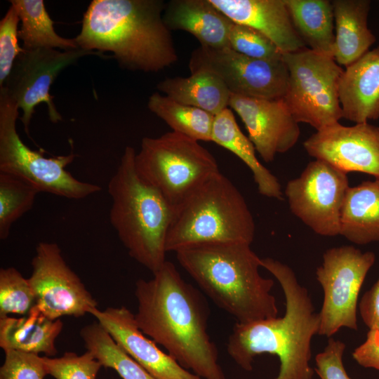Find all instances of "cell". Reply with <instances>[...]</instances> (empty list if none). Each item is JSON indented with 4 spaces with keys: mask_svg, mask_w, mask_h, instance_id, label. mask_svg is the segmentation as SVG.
Returning <instances> with one entry per match:
<instances>
[{
    "mask_svg": "<svg viewBox=\"0 0 379 379\" xmlns=\"http://www.w3.org/2000/svg\"><path fill=\"white\" fill-rule=\"evenodd\" d=\"M102 55L81 48L60 51L53 48L25 50L16 58L3 88L22 111L20 120L29 134V126L34 108L44 102L50 120H62L50 95V88L58 74L67 66L87 55ZM0 87V88H1Z\"/></svg>",
    "mask_w": 379,
    "mask_h": 379,
    "instance_id": "4fadbf2b",
    "label": "cell"
},
{
    "mask_svg": "<svg viewBox=\"0 0 379 379\" xmlns=\"http://www.w3.org/2000/svg\"><path fill=\"white\" fill-rule=\"evenodd\" d=\"M345 344L330 338L324 350L315 357L314 371L320 379H351L343 361Z\"/></svg>",
    "mask_w": 379,
    "mask_h": 379,
    "instance_id": "d590c367",
    "label": "cell"
},
{
    "mask_svg": "<svg viewBox=\"0 0 379 379\" xmlns=\"http://www.w3.org/2000/svg\"><path fill=\"white\" fill-rule=\"evenodd\" d=\"M47 374L55 379H95L102 366L91 352H67L57 358L42 357Z\"/></svg>",
    "mask_w": 379,
    "mask_h": 379,
    "instance_id": "d6a6232c",
    "label": "cell"
},
{
    "mask_svg": "<svg viewBox=\"0 0 379 379\" xmlns=\"http://www.w3.org/2000/svg\"><path fill=\"white\" fill-rule=\"evenodd\" d=\"M359 245L379 241V180L349 187L342 205L340 234Z\"/></svg>",
    "mask_w": 379,
    "mask_h": 379,
    "instance_id": "603a6c76",
    "label": "cell"
},
{
    "mask_svg": "<svg viewBox=\"0 0 379 379\" xmlns=\"http://www.w3.org/2000/svg\"><path fill=\"white\" fill-rule=\"evenodd\" d=\"M230 48L248 57L277 60L283 53L267 36L256 29L234 22L229 32Z\"/></svg>",
    "mask_w": 379,
    "mask_h": 379,
    "instance_id": "1f68e13d",
    "label": "cell"
},
{
    "mask_svg": "<svg viewBox=\"0 0 379 379\" xmlns=\"http://www.w3.org/2000/svg\"><path fill=\"white\" fill-rule=\"evenodd\" d=\"M307 153L347 173L360 172L379 180V127L368 122H339L317 131L303 143Z\"/></svg>",
    "mask_w": 379,
    "mask_h": 379,
    "instance_id": "9a60e30c",
    "label": "cell"
},
{
    "mask_svg": "<svg viewBox=\"0 0 379 379\" xmlns=\"http://www.w3.org/2000/svg\"><path fill=\"white\" fill-rule=\"evenodd\" d=\"M229 107L241 118L255 151L265 162L293 148L300 128L284 98L262 99L231 94Z\"/></svg>",
    "mask_w": 379,
    "mask_h": 379,
    "instance_id": "2e32d148",
    "label": "cell"
},
{
    "mask_svg": "<svg viewBox=\"0 0 379 379\" xmlns=\"http://www.w3.org/2000/svg\"><path fill=\"white\" fill-rule=\"evenodd\" d=\"M18 107L4 88H0V172L29 182L39 192L81 199L101 190L97 185L80 181L65 168L75 154L45 157L27 147L16 130Z\"/></svg>",
    "mask_w": 379,
    "mask_h": 379,
    "instance_id": "ba28073f",
    "label": "cell"
},
{
    "mask_svg": "<svg viewBox=\"0 0 379 379\" xmlns=\"http://www.w3.org/2000/svg\"><path fill=\"white\" fill-rule=\"evenodd\" d=\"M211 141L232 152L248 166L261 195L283 199L278 179L259 161L253 144L241 131L230 108L215 115Z\"/></svg>",
    "mask_w": 379,
    "mask_h": 379,
    "instance_id": "cb8c5ba5",
    "label": "cell"
},
{
    "mask_svg": "<svg viewBox=\"0 0 379 379\" xmlns=\"http://www.w3.org/2000/svg\"><path fill=\"white\" fill-rule=\"evenodd\" d=\"M338 92L343 118L356 124L379 119V47L345 67Z\"/></svg>",
    "mask_w": 379,
    "mask_h": 379,
    "instance_id": "d6986e66",
    "label": "cell"
},
{
    "mask_svg": "<svg viewBox=\"0 0 379 379\" xmlns=\"http://www.w3.org/2000/svg\"><path fill=\"white\" fill-rule=\"evenodd\" d=\"M0 379H44L47 371L39 354L14 350L4 351Z\"/></svg>",
    "mask_w": 379,
    "mask_h": 379,
    "instance_id": "e575fe53",
    "label": "cell"
},
{
    "mask_svg": "<svg viewBox=\"0 0 379 379\" xmlns=\"http://www.w3.org/2000/svg\"><path fill=\"white\" fill-rule=\"evenodd\" d=\"M353 359L361 366L379 371V331L369 329L366 340L352 352Z\"/></svg>",
    "mask_w": 379,
    "mask_h": 379,
    "instance_id": "8d00e7d4",
    "label": "cell"
},
{
    "mask_svg": "<svg viewBox=\"0 0 379 379\" xmlns=\"http://www.w3.org/2000/svg\"><path fill=\"white\" fill-rule=\"evenodd\" d=\"M108 332L114 341L156 379H202L182 367L164 352L139 328L135 315L128 308H93L88 312Z\"/></svg>",
    "mask_w": 379,
    "mask_h": 379,
    "instance_id": "e0dca14e",
    "label": "cell"
},
{
    "mask_svg": "<svg viewBox=\"0 0 379 379\" xmlns=\"http://www.w3.org/2000/svg\"><path fill=\"white\" fill-rule=\"evenodd\" d=\"M163 20L170 31L189 32L201 46L230 48L229 32L234 22L210 0H171L166 3Z\"/></svg>",
    "mask_w": 379,
    "mask_h": 379,
    "instance_id": "ffe728a7",
    "label": "cell"
},
{
    "mask_svg": "<svg viewBox=\"0 0 379 379\" xmlns=\"http://www.w3.org/2000/svg\"><path fill=\"white\" fill-rule=\"evenodd\" d=\"M148 109L167 124L173 132L197 141H211L215 115L178 102L158 92L152 94Z\"/></svg>",
    "mask_w": 379,
    "mask_h": 379,
    "instance_id": "83f0119b",
    "label": "cell"
},
{
    "mask_svg": "<svg viewBox=\"0 0 379 379\" xmlns=\"http://www.w3.org/2000/svg\"><path fill=\"white\" fill-rule=\"evenodd\" d=\"M9 2L16 9L21 22L18 36L23 43V49L79 48L74 39H66L55 32L54 22L43 0H10Z\"/></svg>",
    "mask_w": 379,
    "mask_h": 379,
    "instance_id": "4316f807",
    "label": "cell"
},
{
    "mask_svg": "<svg viewBox=\"0 0 379 379\" xmlns=\"http://www.w3.org/2000/svg\"><path fill=\"white\" fill-rule=\"evenodd\" d=\"M157 88L165 95L187 105L216 115L229 107L231 93L214 74L197 72L188 77L166 78Z\"/></svg>",
    "mask_w": 379,
    "mask_h": 379,
    "instance_id": "d4e9b609",
    "label": "cell"
},
{
    "mask_svg": "<svg viewBox=\"0 0 379 379\" xmlns=\"http://www.w3.org/2000/svg\"><path fill=\"white\" fill-rule=\"evenodd\" d=\"M191 74L208 72L216 75L231 94L246 97L284 98L288 71L281 59H258L242 55L230 48L199 46L190 56Z\"/></svg>",
    "mask_w": 379,
    "mask_h": 379,
    "instance_id": "8fae6325",
    "label": "cell"
},
{
    "mask_svg": "<svg viewBox=\"0 0 379 379\" xmlns=\"http://www.w3.org/2000/svg\"><path fill=\"white\" fill-rule=\"evenodd\" d=\"M363 322L369 329L379 331V278L362 296L359 304Z\"/></svg>",
    "mask_w": 379,
    "mask_h": 379,
    "instance_id": "74e56055",
    "label": "cell"
},
{
    "mask_svg": "<svg viewBox=\"0 0 379 379\" xmlns=\"http://www.w3.org/2000/svg\"><path fill=\"white\" fill-rule=\"evenodd\" d=\"M295 31L308 48L333 58L335 34L331 1L285 0Z\"/></svg>",
    "mask_w": 379,
    "mask_h": 379,
    "instance_id": "484cf974",
    "label": "cell"
},
{
    "mask_svg": "<svg viewBox=\"0 0 379 379\" xmlns=\"http://www.w3.org/2000/svg\"><path fill=\"white\" fill-rule=\"evenodd\" d=\"M375 260L371 251L352 246L326 250L316 277L324 293L319 312L318 334L331 338L345 327L357 331L358 297L366 276Z\"/></svg>",
    "mask_w": 379,
    "mask_h": 379,
    "instance_id": "30bf717a",
    "label": "cell"
},
{
    "mask_svg": "<svg viewBox=\"0 0 379 379\" xmlns=\"http://www.w3.org/2000/svg\"><path fill=\"white\" fill-rule=\"evenodd\" d=\"M135 165L139 176L173 208L220 171L215 158L199 141L173 131L143 138Z\"/></svg>",
    "mask_w": 379,
    "mask_h": 379,
    "instance_id": "52a82bcc",
    "label": "cell"
},
{
    "mask_svg": "<svg viewBox=\"0 0 379 379\" xmlns=\"http://www.w3.org/2000/svg\"><path fill=\"white\" fill-rule=\"evenodd\" d=\"M135 295V319L144 334L201 378L226 379L208 333V303L173 262L166 260L149 280L138 279Z\"/></svg>",
    "mask_w": 379,
    "mask_h": 379,
    "instance_id": "6da1fadb",
    "label": "cell"
},
{
    "mask_svg": "<svg viewBox=\"0 0 379 379\" xmlns=\"http://www.w3.org/2000/svg\"><path fill=\"white\" fill-rule=\"evenodd\" d=\"M86 348L102 366L114 369L122 379H156L131 357L97 321L80 331Z\"/></svg>",
    "mask_w": 379,
    "mask_h": 379,
    "instance_id": "f1b7e54d",
    "label": "cell"
},
{
    "mask_svg": "<svg viewBox=\"0 0 379 379\" xmlns=\"http://www.w3.org/2000/svg\"><path fill=\"white\" fill-rule=\"evenodd\" d=\"M234 22L249 26L283 53L307 48L293 25L285 0H210Z\"/></svg>",
    "mask_w": 379,
    "mask_h": 379,
    "instance_id": "ac0fdd59",
    "label": "cell"
},
{
    "mask_svg": "<svg viewBox=\"0 0 379 379\" xmlns=\"http://www.w3.org/2000/svg\"><path fill=\"white\" fill-rule=\"evenodd\" d=\"M16 9L11 5L0 21V87L8 78L13 64L22 51L18 44V24Z\"/></svg>",
    "mask_w": 379,
    "mask_h": 379,
    "instance_id": "836d02e7",
    "label": "cell"
},
{
    "mask_svg": "<svg viewBox=\"0 0 379 379\" xmlns=\"http://www.w3.org/2000/svg\"><path fill=\"white\" fill-rule=\"evenodd\" d=\"M133 147L127 146L108 183L109 220L129 255L153 273L166 261V239L173 208L138 174Z\"/></svg>",
    "mask_w": 379,
    "mask_h": 379,
    "instance_id": "5b68a950",
    "label": "cell"
},
{
    "mask_svg": "<svg viewBox=\"0 0 379 379\" xmlns=\"http://www.w3.org/2000/svg\"><path fill=\"white\" fill-rule=\"evenodd\" d=\"M39 190L15 175L0 172V239H6L12 225L29 211Z\"/></svg>",
    "mask_w": 379,
    "mask_h": 379,
    "instance_id": "f546056e",
    "label": "cell"
},
{
    "mask_svg": "<svg viewBox=\"0 0 379 379\" xmlns=\"http://www.w3.org/2000/svg\"><path fill=\"white\" fill-rule=\"evenodd\" d=\"M253 216L242 194L220 171L173 208L166 239V252L199 244H251Z\"/></svg>",
    "mask_w": 379,
    "mask_h": 379,
    "instance_id": "8992f818",
    "label": "cell"
},
{
    "mask_svg": "<svg viewBox=\"0 0 379 379\" xmlns=\"http://www.w3.org/2000/svg\"><path fill=\"white\" fill-rule=\"evenodd\" d=\"M335 22L333 58L347 67L366 53L376 38L368 27V0L331 1Z\"/></svg>",
    "mask_w": 379,
    "mask_h": 379,
    "instance_id": "7402d4cb",
    "label": "cell"
},
{
    "mask_svg": "<svg viewBox=\"0 0 379 379\" xmlns=\"http://www.w3.org/2000/svg\"><path fill=\"white\" fill-rule=\"evenodd\" d=\"M162 0H93L74 40L79 48L109 51L122 67L157 72L178 60L163 20Z\"/></svg>",
    "mask_w": 379,
    "mask_h": 379,
    "instance_id": "3957f363",
    "label": "cell"
},
{
    "mask_svg": "<svg viewBox=\"0 0 379 379\" xmlns=\"http://www.w3.org/2000/svg\"><path fill=\"white\" fill-rule=\"evenodd\" d=\"M28 278L36 305L49 318L82 317L98 306L77 274L64 260L55 243L40 242Z\"/></svg>",
    "mask_w": 379,
    "mask_h": 379,
    "instance_id": "5bb4252c",
    "label": "cell"
},
{
    "mask_svg": "<svg viewBox=\"0 0 379 379\" xmlns=\"http://www.w3.org/2000/svg\"><path fill=\"white\" fill-rule=\"evenodd\" d=\"M36 305V298L29 284L15 267L0 270V317L27 314Z\"/></svg>",
    "mask_w": 379,
    "mask_h": 379,
    "instance_id": "4dcf8cb0",
    "label": "cell"
},
{
    "mask_svg": "<svg viewBox=\"0 0 379 379\" xmlns=\"http://www.w3.org/2000/svg\"><path fill=\"white\" fill-rule=\"evenodd\" d=\"M175 253L200 288L237 323L277 317V301L271 293L274 282L260 275L261 258L251 244L204 243Z\"/></svg>",
    "mask_w": 379,
    "mask_h": 379,
    "instance_id": "277c9868",
    "label": "cell"
},
{
    "mask_svg": "<svg viewBox=\"0 0 379 379\" xmlns=\"http://www.w3.org/2000/svg\"><path fill=\"white\" fill-rule=\"evenodd\" d=\"M347 173L328 163L310 162L286 184L284 194L291 211L316 234H340V218L349 180Z\"/></svg>",
    "mask_w": 379,
    "mask_h": 379,
    "instance_id": "7c38bea8",
    "label": "cell"
},
{
    "mask_svg": "<svg viewBox=\"0 0 379 379\" xmlns=\"http://www.w3.org/2000/svg\"><path fill=\"white\" fill-rule=\"evenodd\" d=\"M288 71L284 100L295 121L317 131L343 118L339 82L343 69L333 57L305 48L283 54Z\"/></svg>",
    "mask_w": 379,
    "mask_h": 379,
    "instance_id": "9c48e42d",
    "label": "cell"
},
{
    "mask_svg": "<svg viewBox=\"0 0 379 379\" xmlns=\"http://www.w3.org/2000/svg\"><path fill=\"white\" fill-rule=\"evenodd\" d=\"M261 266L279 281L285 297V313L281 317L237 322L227 340V353L246 371L253 370L255 357L276 355L280 367L274 379H312L311 341L318 334L319 312L308 291L288 265L265 258H261Z\"/></svg>",
    "mask_w": 379,
    "mask_h": 379,
    "instance_id": "7a4b0ae2",
    "label": "cell"
},
{
    "mask_svg": "<svg viewBox=\"0 0 379 379\" xmlns=\"http://www.w3.org/2000/svg\"><path fill=\"white\" fill-rule=\"evenodd\" d=\"M63 327L60 319L47 317L36 305L26 315L0 317V347L28 353L56 354L55 342Z\"/></svg>",
    "mask_w": 379,
    "mask_h": 379,
    "instance_id": "44dd1931",
    "label": "cell"
}]
</instances>
